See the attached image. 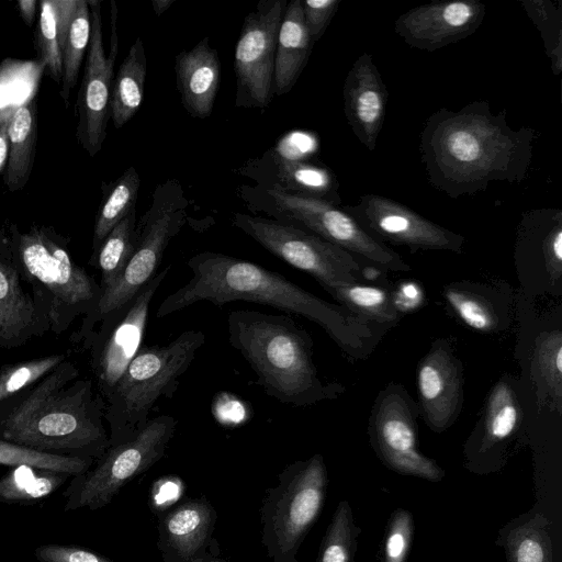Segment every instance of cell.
<instances>
[{"mask_svg": "<svg viewBox=\"0 0 562 562\" xmlns=\"http://www.w3.org/2000/svg\"><path fill=\"white\" fill-rule=\"evenodd\" d=\"M177 88L187 112L198 119L210 116L220 83L217 50L203 37L192 49L176 56Z\"/></svg>", "mask_w": 562, "mask_h": 562, "instance_id": "cell-22", "label": "cell"}, {"mask_svg": "<svg viewBox=\"0 0 562 562\" xmlns=\"http://www.w3.org/2000/svg\"><path fill=\"white\" fill-rule=\"evenodd\" d=\"M65 360L18 398L0 407V439L42 451L93 458L110 447L105 402L91 380Z\"/></svg>", "mask_w": 562, "mask_h": 562, "instance_id": "cell-3", "label": "cell"}, {"mask_svg": "<svg viewBox=\"0 0 562 562\" xmlns=\"http://www.w3.org/2000/svg\"><path fill=\"white\" fill-rule=\"evenodd\" d=\"M76 0H42L35 31L34 47L48 76L60 83L63 50Z\"/></svg>", "mask_w": 562, "mask_h": 562, "instance_id": "cell-27", "label": "cell"}, {"mask_svg": "<svg viewBox=\"0 0 562 562\" xmlns=\"http://www.w3.org/2000/svg\"><path fill=\"white\" fill-rule=\"evenodd\" d=\"M91 34V14L87 0H76L75 10L63 50V77L60 97L68 108L71 90L78 81L79 70Z\"/></svg>", "mask_w": 562, "mask_h": 562, "instance_id": "cell-33", "label": "cell"}, {"mask_svg": "<svg viewBox=\"0 0 562 562\" xmlns=\"http://www.w3.org/2000/svg\"><path fill=\"white\" fill-rule=\"evenodd\" d=\"M91 14V34L82 81L77 97L78 116L76 137L90 157L102 148L110 119V97L113 70L119 53L117 8L111 1L110 53L106 56L103 45L101 2L88 0Z\"/></svg>", "mask_w": 562, "mask_h": 562, "instance_id": "cell-12", "label": "cell"}, {"mask_svg": "<svg viewBox=\"0 0 562 562\" xmlns=\"http://www.w3.org/2000/svg\"><path fill=\"white\" fill-rule=\"evenodd\" d=\"M537 132L514 130L506 111L494 114L486 101L429 115L419 136L428 182L457 199L486 190L492 182L520 183L528 177Z\"/></svg>", "mask_w": 562, "mask_h": 562, "instance_id": "cell-1", "label": "cell"}, {"mask_svg": "<svg viewBox=\"0 0 562 562\" xmlns=\"http://www.w3.org/2000/svg\"><path fill=\"white\" fill-rule=\"evenodd\" d=\"M216 510L205 498L187 499L158 519V548L165 562H198L207 558Z\"/></svg>", "mask_w": 562, "mask_h": 562, "instance_id": "cell-21", "label": "cell"}, {"mask_svg": "<svg viewBox=\"0 0 562 562\" xmlns=\"http://www.w3.org/2000/svg\"><path fill=\"white\" fill-rule=\"evenodd\" d=\"M519 3L539 30L551 69L562 71V2L551 0H520Z\"/></svg>", "mask_w": 562, "mask_h": 562, "instance_id": "cell-38", "label": "cell"}, {"mask_svg": "<svg viewBox=\"0 0 562 562\" xmlns=\"http://www.w3.org/2000/svg\"><path fill=\"white\" fill-rule=\"evenodd\" d=\"M359 533L349 503L340 501L321 542L316 562H357Z\"/></svg>", "mask_w": 562, "mask_h": 562, "instance_id": "cell-36", "label": "cell"}, {"mask_svg": "<svg viewBox=\"0 0 562 562\" xmlns=\"http://www.w3.org/2000/svg\"><path fill=\"white\" fill-rule=\"evenodd\" d=\"M139 184L140 179L136 169L130 167L110 186L95 216L92 254L98 250L113 227L136 209Z\"/></svg>", "mask_w": 562, "mask_h": 562, "instance_id": "cell-32", "label": "cell"}, {"mask_svg": "<svg viewBox=\"0 0 562 562\" xmlns=\"http://www.w3.org/2000/svg\"><path fill=\"white\" fill-rule=\"evenodd\" d=\"M37 4H40V2L36 0H20L16 3L19 13L27 26L33 25Z\"/></svg>", "mask_w": 562, "mask_h": 562, "instance_id": "cell-46", "label": "cell"}, {"mask_svg": "<svg viewBox=\"0 0 562 562\" xmlns=\"http://www.w3.org/2000/svg\"><path fill=\"white\" fill-rule=\"evenodd\" d=\"M344 112L348 124L369 150H374L382 130L389 99L372 55L362 53L349 69L344 88Z\"/></svg>", "mask_w": 562, "mask_h": 562, "instance_id": "cell-20", "label": "cell"}, {"mask_svg": "<svg viewBox=\"0 0 562 562\" xmlns=\"http://www.w3.org/2000/svg\"><path fill=\"white\" fill-rule=\"evenodd\" d=\"M285 0H261L243 24L235 47L236 106L266 108L273 97L277 37Z\"/></svg>", "mask_w": 562, "mask_h": 562, "instance_id": "cell-13", "label": "cell"}, {"mask_svg": "<svg viewBox=\"0 0 562 562\" xmlns=\"http://www.w3.org/2000/svg\"><path fill=\"white\" fill-rule=\"evenodd\" d=\"M198 562H226L224 559H220V558H205L203 560H200Z\"/></svg>", "mask_w": 562, "mask_h": 562, "instance_id": "cell-48", "label": "cell"}, {"mask_svg": "<svg viewBox=\"0 0 562 562\" xmlns=\"http://www.w3.org/2000/svg\"><path fill=\"white\" fill-rule=\"evenodd\" d=\"M233 225L269 252L311 274L328 293L359 283L362 270L356 258L307 229L241 213L234 214Z\"/></svg>", "mask_w": 562, "mask_h": 562, "instance_id": "cell-10", "label": "cell"}, {"mask_svg": "<svg viewBox=\"0 0 562 562\" xmlns=\"http://www.w3.org/2000/svg\"><path fill=\"white\" fill-rule=\"evenodd\" d=\"M136 209L132 210L92 254L91 262L101 273L100 285L109 289L122 274L136 247Z\"/></svg>", "mask_w": 562, "mask_h": 562, "instance_id": "cell-29", "label": "cell"}, {"mask_svg": "<svg viewBox=\"0 0 562 562\" xmlns=\"http://www.w3.org/2000/svg\"><path fill=\"white\" fill-rule=\"evenodd\" d=\"M313 45L301 0H292L286 4L277 37L273 94L280 97L293 88L308 60Z\"/></svg>", "mask_w": 562, "mask_h": 562, "instance_id": "cell-24", "label": "cell"}, {"mask_svg": "<svg viewBox=\"0 0 562 562\" xmlns=\"http://www.w3.org/2000/svg\"><path fill=\"white\" fill-rule=\"evenodd\" d=\"M13 109L5 110L0 114V172L4 170L8 156V124Z\"/></svg>", "mask_w": 562, "mask_h": 562, "instance_id": "cell-45", "label": "cell"}, {"mask_svg": "<svg viewBox=\"0 0 562 562\" xmlns=\"http://www.w3.org/2000/svg\"><path fill=\"white\" fill-rule=\"evenodd\" d=\"M521 412L509 381H499L490 393L482 419L467 441L465 467L472 472L488 473L503 467V456L518 431Z\"/></svg>", "mask_w": 562, "mask_h": 562, "instance_id": "cell-18", "label": "cell"}, {"mask_svg": "<svg viewBox=\"0 0 562 562\" xmlns=\"http://www.w3.org/2000/svg\"><path fill=\"white\" fill-rule=\"evenodd\" d=\"M227 333L257 383L278 402L306 407L344 392L340 384L321 379L313 361V339L290 315L235 310L227 316Z\"/></svg>", "mask_w": 562, "mask_h": 562, "instance_id": "cell-4", "label": "cell"}, {"mask_svg": "<svg viewBox=\"0 0 562 562\" xmlns=\"http://www.w3.org/2000/svg\"><path fill=\"white\" fill-rule=\"evenodd\" d=\"M391 301L397 312H409L422 304L423 292L418 284L405 282L391 296Z\"/></svg>", "mask_w": 562, "mask_h": 562, "instance_id": "cell-44", "label": "cell"}, {"mask_svg": "<svg viewBox=\"0 0 562 562\" xmlns=\"http://www.w3.org/2000/svg\"><path fill=\"white\" fill-rule=\"evenodd\" d=\"M175 0H153L151 7L157 16H160Z\"/></svg>", "mask_w": 562, "mask_h": 562, "instance_id": "cell-47", "label": "cell"}, {"mask_svg": "<svg viewBox=\"0 0 562 562\" xmlns=\"http://www.w3.org/2000/svg\"><path fill=\"white\" fill-rule=\"evenodd\" d=\"M329 294L350 312L378 324H393L398 319L391 296L382 289L360 283L340 285Z\"/></svg>", "mask_w": 562, "mask_h": 562, "instance_id": "cell-35", "label": "cell"}, {"mask_svg": "<svg viewBox=\"0 0 562 562\" xmlns=\"http://www.w3.org/2000/svg\"><path fill=\"white\" fill-rule=\"evenodd\" d=\"M327 485L324 458L316 453L286 465L278 484L266 491L261 543L272 562H300L296 555L322 512Z\"/></svg>", "mask_w": 562, "mask_h": 562, "instance_id": "cell-7", "label": "cell"}, {"mask_svg": "<svg viewBox=\"0 0 562 562\" xmlns=\"http://www.w3.org/2000/svg\"><path fill=\"white\" fill-rule=\"evenodd\" d=\"M347 212L378 241L407 246L413 250H450L460 252L464 237L422 216L390 198L368 193L356 204L344 205Z\"/></svg>", "mask_w": 562, "mask_h": 562, "instance_id": "cell-16", "label": "cell"}, {"mask_svg": "<svg viewBox=\"0 0 562 562\" xmlns=\"http://www.w3.org/2000/svg\"><path fill=\"white\" fill-rule=\"evenodd\" d=\"M278 166L282 186L274 188L291 194L326 200L334 204L340 202L338 182L327 168L282 157L278 160Z\"/></svg>", "mask_w": 562, "mask_h": 562, "instance_id": "cell-30", "label": "cell"}, {"mask_svg": "<svg viewBox=\"0 0 562 562\" xmlns=\"http://www.w3.org/2000/svg\"><path fill=\"white\" fill-rule=\"evenodd\" d=\"M0 256L30 283L55 334L67 330L76 317L90 314L102 296L100 283L74 261L68 239L54 227L34 225L21 232L11 224L0 241Z\"/></svg>", "mask_w": 562, "mask_h": 562, "instance_id": "cell-5", "label": "cell"}, {"mask_svg": "<svg viewBox=\"0 0 562 562\" xmlns=\"http://www.w3.org/2000/svg\"><path fill=\"white\" fill-rule=\"evenodd\" d=\"M496 543L507 562H555L551 522L540 509L516 517L499 529Z\"/></svg>", "mask_w": 562, "mask_h": 562, "instance_id": "cell-26", "label": "cell"}, {"mask_svg": "<svg viewBox=\"0 0 562 562\" xmlns=\"http://www.w3.org/2000/svg\"><path fill=\"white\" fill-rule=\"evenodd\" d=\"M533 367L536 379L550 403L561 408L562 335L561 330L544 333L536 344Z\"/></svg>", "mask_w": 562, "mask_h": 562, "instance_id": "cell-37", "label": "cell"}, {"mask_svg": "<svg viewBox=\"0 0 562 562\" xmlns=\"http://www.w3.org/2000/svg\"><path fill=\"white\" fill-rule=\"evenodd\" d=\"M169 270L170 266L158 272L134 297L103 318L85 345L91 349V368L104 402L144 345L151 300Z\"/></svg>", "mask_w": 562, "mask_h": 562, "instance_id": "cell-11", "label": "cell"}, {"mask_svg": "<svg viewBox=\"0 0 562 562\" xmlns=\"http://www.w3.org/2000/svg\"><path fill=\"white\" fill-rule=\"evenodd\" d=\"M38 562H114L97 552L71 544H42L34 550Z\"/></svg>", "mask_w": 562, "mask_h": 562, "instance_id": "cell-42", "label": "cell"}, {"mask_svg": "<svg viewBox=\"0 0 562 562\" xmlns=\"http://www.w3.org/2000/svg\"><path fill=\"white\" fill-rule=\"evenodd\" d=\"M279 213L325 240L358 255L379 268L409 271V266L392 249L378 241L342 209L326 200L268 190Z\"/></svg>", "mask_w": 562, "mask_h": 562, "instance_id": "cell-14", "label": "cell"}, {"mask_svg": "<svg viewBox=\"0 0 562 562\" xmlns=\"http://www.w3.org/2000/svg\"><path fill=\"white\" fill-rule=\"evenodd\" d=\"M49 329L45 314L24 292L14 267L0 256V348L19 347Z\"/></svg>", "mask_w": 562, "mask_h": 562, "instance_id": "cell-23", "label": "cell"}, {"mask_svg": "<svg viewBox=\"0 0 562 562\" xmlns=\"http://www.w3.org/2000/svg\"><path fill=\"white\" fill-rule=\"evenodd\" d=\"M340 2V0H301L304 21L314 43L324 34Z\"/></svg>", "mask_w": 562, "mask_h": 562, "instance_id": "cell-43", "label": "cell"}, {"mask_svg": "<svg viewBox=\"0 0 562 562\" xmlns=\"http://www.w3.org/2000/svg\"><path fill=\"white\" fill-rule=\"evenodd\" d=\"M485 14L477 0L434 1L401 14L394 30L409 47L432 53L472 35Z\"/></svg>", "mask_w": 562, "mask_h": 562, "instance_id": "cell-17", "label": "cell"}, {"mask_svg": "<svg viewBox=\"0 0 562 562\" xmlns=\"http://www.w3.org/2000/svg\"><path fill=\"white\" fill-rule=\"evenodd\" d=\"M68 477L63 473L14 467L0 477V503L35 504L58 490Z\"/></svg>", "mask_w": 562, "mask_h": 562, "instance_id": "cell-31", "label": "cell"}, {"mask_svg": "<svg viewBox=\"0 0 562 562\" xmlns=\"http://www.w3.org/2000/svg\"><path fill=\"white\" fill-rule=\"evenodd\" d=\"M413 537V515L407 509H395L387 524L381 562H405Z\"/></svg>", "mask_w": 562, "mask_h": 562, "instance_id": "cell-41", "label": "cell"}, {"mask_svg": "<svg viewBox=\"0 0 562 562\" xmlns=\"http://www.w3.org/2000/svg\"><path fill=\"white\" fill-rule=\"evenodd\" d=\"M191 279L159 305L158 318L195 303L214 305L241 301L268 305L318 324L349 356L370 352L376 335L370 322L340 304L322 300L282 274L255 262L221 252L203 251L188 261Z\"/></svg>", "mask_w": 562, "mask_h": 562, "instance_id": "cell-2", "label": "cell"}, {"mask_svg": "<svg viewBox=\"0 0 562 562\" xmlns=\"http://www.w3.org/2000/svg\"><path fill=\"white\" fill-rule=\"evenodd\" d=\"M443 296L458 317L472 329L494 331L499 317L491 301L465 286H447Z\"/></svg>", "mask_w": 562, "mask_h": 562, "instance_id": "cell-39", "label": "cell"}, {"mask_svg": "<svg viewBox=\"0 0 562 562\" xmlns=\"http://www.w3.org/2000/svg\"><path fill=\"white\" fill-rule=\"evenodd\" d=\"M420 412L436 432L456 420L462 403V366L443 340H437L417 372Z\"/></svg>", "mask_w": 562, "mask_h": 562, "instance_id": "cell-19", "label": "cell"}, {"mask_svg": "<svg viewBox=\"0 0 562 562\" xmlns=\"http://www.w3.org/2000/svg\"><path fill=\"white\" fill-rule=\"evenodd\" d=\"M187 204L176 180L156 188L151 206L136 223V247L131 259L119 279L103 291L95 308L83 317L74 336L76 341L85 346L103 318L134 297L158 273L168 244L187 221Z\"/></svg>", "mask_w": 562, "mask_h": 562, "instance_id": "cell-8", "label": "cell"}, {"mask_svg": "<svg viewBox=\"0 0 562 562\" xmlns=\"http://www.w3.org/2000/svg\"><path fill=\"white\" fill-rule=\"evenodd\" d=\"M415 407L405 390H384L373 409L369 434L381 461L391 470L430 482H439L445 471L417 449Z\"/></svg>", "mask_w": 562, "mask_h": 562, "instance_id": "cell-15", "label": "cell"}, {"mask_svg": "<svg viewBox=\"0 0 562 562\" xmlns=\"http://www.w3.org/2000/svg\"><path fill=\"white\" fill-rule=\"evenodd\" d=\"M205 335L190 329L167 345H143L105 401L110 446L134 437L161 397L170 400L190 368Z\"/></svg>", "mask_w": 562, "mask_h": 562, "instance_id": "cell-6", "label": "cell"}, {"mask_svg": "<svg viewBox=\"0 0 562 562\" xmlns=\"http://www.w3.org/2000/svg\"><path fill=\"white\" fill-rule=\"evenodd\" d=\"M177 428L170 415L149 418L130 440L111 445L82 474L72 476L63 493L65 512L100 509L112 502L135 476L157 463L165 454Z\"/></svg>", "mask_w": 562, "mask_h": 562, "instance_id": "cell-9", "label": "cell"}, {"mask_svg": "<svg viewBox=\"0 0 562 562\" xmlns=\"http://www.w3.org/2000/svg\"><path fill=\"white\" fill-rule=\"evenodd\" d=\"M66 357L65 353L49 355L4 367L0 371V405L35 385L61 364Z\"/></svg>", "mask_w": 562, "mask_h": 562, "instance_id": "cell-40", "label": "cell"}, {"mask_svg": "<svg viewBox=\"0 0 562 562\" xmlns=\"http://www.w3.org/2000/svg\"><path fill=\"white\" fill-rule=\"evenodd\" d=\"M37 98L33 95L12 110L8 131V156L3 181L9 191L22 190L31 176L37 144Z\"/></svg>", "mask_w": 562, "mask_h": 562, "instance_id": "cell-25", "label": "cell"}, {"mask_svg": "<svg viewBox=\"0 0 562 562\" xmlns=\"http://www.w3.org/2000/svg\"><path fill=\"white\" fill-rule=\"evenodd\" d=\"M146 69L144 44L137 37L112 83L110 117L115 128H121L138 111L144 99Z\"/></svg>", "mask_w": 562, "mask_h": 562, "instance_id": "cell-28", "label": "cell"}, {"mask_svg": "<svg viewBox=\"0 0 562 562\" xmlns=\"http://www.w3.org/2000/svg\"><path fill=\"white\" fill-rule=\"evenodd\" d=\"M93 458L56 454L0 439V464L29 467L67 474L72 477L88 471Z\"/></svg>", "mask_w": 562, "mask_h": 562, "instance_id": "cell-34", "label": "cell"}]
</instances>
